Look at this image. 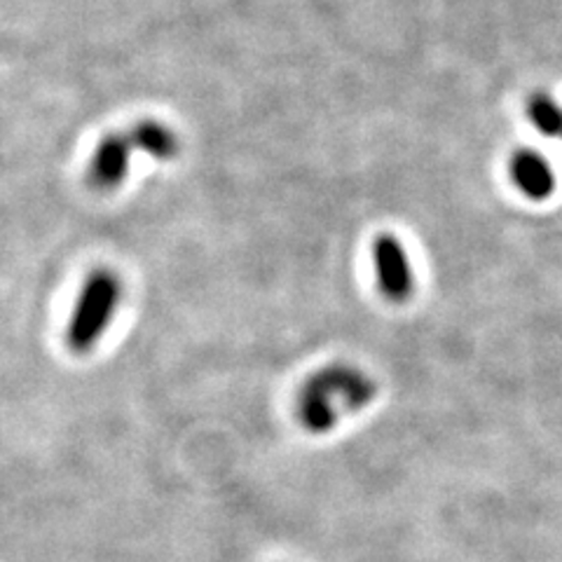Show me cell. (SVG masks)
<instances>
[{"label": "cell", "mask_w": 562, "mask_h": 562, "mask_svg": "<svg viewBox=\"0 0 562 562\" xmlns=\"http://www.w3.org/2000/svg\"><path fill=\"white\" fill-rule=\"evenodd\" d=\"M122 301V281L117 272L97 268L85 279L80 295L66 326V345L74 355L92 351L109 330Z\"/></svg>", "instance_id": "1"}, {"label": "cell", "mask_w": 562, "mask_h": 562, "mask_svg": "<svg viewBox=\"0 0 562 562\" xmlns=\"http://www.w3.org/2000/svg\"><path fill=\"white\" fill-rule=\"evenodd\" d=\"M303 390L326 396L342 413H359L378 398V382L355 366L333 363L316 371Z\"/></svg>", "instance_id": "2"}, {"label": "cell", "mask_w": 562, "mask_h": 562, "mask_svg": "<svg viewBox=\"0 0 562 562\" xmlns=\"http://www.w3.org/2000/svg\"><path fill=\"white\" fill-rule=\"evenodd\" d=\"M373 268L378 274V286L386 301L398 305L411 301V295L415 293V272L398 237L390 233H382L375 237Z\"/></svg>", "instance_id": "3"}, {"label": "cell", "mask_w": 562, "mask_h": 562, "mask_svg": "<svg viewBox=\"0 0 562 562\" xmlns=\"http://www.w3.org/2000/svg\"><path fill=\"white\" fill-rule=\"evenodd\" d=\"M132 140L127 132L105 134L92 153L90 167H87V183L97 192H113L122 186L130 173L132 160Z\"/></svg>", "instance_id": "4"}, {"label": "cell", "mask_w": 562, "mask_h": 562, "mask_svg": "<svg viewBox=\"0 0 562 562\" xmlns=\"http://www.w3.org/2000/svg\"><path fill=\"white\" fill-rule=\"evenodd\" d=\"M512 179L525 198L535 202L551 198L555 176L551 165L535 150H518L512 160Z\"/></svg>", "instance_id": "5"}, {"label": "cell", "mask_w": 562, "mask_h": 562, "mask_svg": "<svg viewBox=\"0 0 562 562\" xmlns=\"http://www.w3.org/2000/svg\"><path fill=\"white\" fill-rule=\"evenodd\" d=\"M132 148L146 153L160 162H171L181 153V140L173 130L157 120H140L127 132Z\"/></svg>", "instance_id": "6"}, {"label": "cell", "mask_w": 562, "mask_h": 562, "mask_svg": "<svg viewBox=\"0 0 562 562\" xmlns=\"http://www.w3.org/2000/svg\"><path fill=\"white\" fill-rule=\"evenodd\" d=\"M527 115L543 136H560L562 132V109L549 94H535L527 101Z\"/></svg>", "instance_id": "7"}, {"label": "cell", "mask_w": 562, "mask_h": 562, "mask_svg": "<svg viewBox=\"0 0 562 562\" xmlns=\"http://www.w3.org/2000/svg\"><path fill=\"white\" fill-rule=\"evenodd\" d=\"M560 136H562V132H560Z\"/></svg>", "instance_id": "8"}]
</instances>
